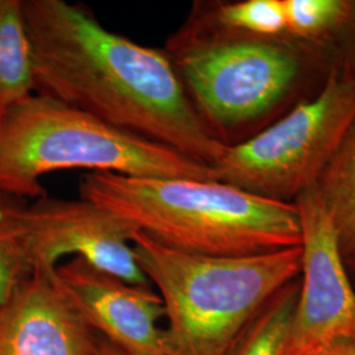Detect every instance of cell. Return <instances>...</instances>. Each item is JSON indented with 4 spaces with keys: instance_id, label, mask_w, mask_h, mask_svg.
<instances>
[{
    "instance_id": "11",
    "label": "cell",
    "mask_w": 355,
    "mask_h": 355,
    "mask_svg": "<svg viewBox=\"0 0 355 355\" xmlns=\"http://www.w3.org/2000/svg\"><path fill=\"white\" fill-rule=\"evenodd\" d=\"M313 189L337 233L345 265H355V117Z\"/></svg>"
},
{
    "instance_id": "15",
    "label": "cell",
    "mask_w": 355,
    "mask_h": 355,
    "mask_svg": "<svg viewBox=\"0 0 355 355\" xmlns=\"http://www.w3.org/2000/svg\"><path fill=\"white\" fill-rule=\"evenodd\" d=\"M286 35L312 42L330 44L350 8V0H282Z\"/></svg>"
},
{
    "instance_id": "14",
    "label": "cell",
    "mask_w": 355,
    "mask_h": 355,
    "mask_svg": "<svg viewBox=\"0 0 355 355\" xmlns=\"http://www.w3.org/2000/svg\"><path fill=\"white\" fill-rule=\"evenodd\" d=\"M28 205L0 190V306L35 271Z\"/></svg>"
},
{
    "instance_id": "1",
    "label": "cell",
    "mask_w": 355,
    "mask_h": 355,
    "mask_svg": "<svg viewBox=\"0 0 355 355\" xmlns=\"http://www.w3.org/2000/svg\"><path fill=\"white\" fill-rule=\"evenodd\" d=\"M38 94L205 165L227 145L195 110L167 51L105 29L64 0H21Z\"/></svg>"
},
{
    "instance_id": "2",
    "label": "cell",
    "mask_w": 355,
    "mask_h": 355,
    "mask_svg": "<svg viewBox=\"0 0 355 355\" xmlns=\"http://www.w3.org/2000/svg\"><path fill=\"white\" fill-rule=\"evenodd\" d=\"M195 110L227 146L252 139L325 87L330 44L258 36L221 26L196 1L165 49Z\"/></svg>"
},
{
    "instance_id": "8",
    "label": "cell",
    "mask_w": 355,
    "mask_h": 355,
    "mask_svg": "<svg viewBox=\"0 0 355 355\" xmlns=\"http://www.w3.org/2000/svg\"><path fill=\"white\" fill-rule=\"evenodd\" d=\"M28 228L36 266L55 268L74 255L129 284L152 287L132 245L139 229L99 204L46 195L28 207Z\"/></svg>"
},
{
    "instance_id": "20",
    "label": "cell",
    "mask_w": 355,
    "mask_h": 355,
    "mask_svg": "<svg viewBox=\"0 0 355 355\" xmlns=\"http://www.w3.org/2000/svg\"><path fill=\"white\" fill-rule=\"evenodd\" d=\"M347 271H349V274H350L352 277H354L355 279V265L354 266L347 267Z\"/></svg>"
},
{
    "instance_id": "10",
    "label": "cell",
    "mask_w": 355,
    "mask_h": 355,
    "mask_svg": "<svg viewBox=\"0 0 355 355\" xmlns=\"http://www.w3.org/2000/svg\"><path fill=\"white\" fill-rule=\"evenodd\" d=\"M0 355H101V336L71 303L55 268L36 266L0 306Z\"/></svg>"
},
{
    "instance_id": "4",
    "label": "cell",
    "mask_w": 355,
    "mask_h": 355,
    "mask_svg": "<svg viewBox=\"0 0 355 355\" xmlns=\"http://www.w3.org/2000/svg\"><path fill=\"white\" fill-rule=\"evenodd\" d=\"M133 250L166 309L174 355H225L267 302L302 274V248L243 257L187 253L139 230Z\"/></svg>"
},
{
    "instance_id": "16",
    "label": "cell",
    "mask_w": 355,
    "mask_h": 355,
    "mask_svg": "<svg viewBox=\"0 0 355 355\" xmlns=\"http://www.w3.org/2000/svg\"><path fill=\"white\" fill-rule=\"evenodd\" d=\"M209 10L221 26L258 36L286 33L282 0L208 1Z\"/></svg>"
},
{
    "instance_id": "19",
    "label": "cell",
    "mask_w": 355,
    "mask_h": 355,
    "mask_svg": "<svg viewBox=\"0 0 355 355\" xmlns=\"http://www.w3.org/2000/svg\"><path fill=\"white\" fill-rule=\"evenodd\" d=\"M101 355H133L129 354L127 352L116 347L112 343L105 341L101 337Z\"/></svg>"
},
{
    "instance_id": "6",
    "label": "cell",
    "mask_w": 355,
    "mask_h": 355,
    "mask_svg": "<svg viewBox=\"0 0 355 355\" xmlns=\"http://www.w3.org/2000/svg\"><path fill=\"white\" fill-rule=\"evenodd\" d=\"M355 117V80L333 69L325 87L216 161V180L293 203L315 186Z\"/></svg>"
},
{
    "instance_id": "3",
    "label": "cell",
    "mask_w": 355,
    "mask_h": 355,
    "mask_svg": "<svg viewBox=\"0 0 355 355\" xmlns=\"http://www.w3.org/2000/svg\"><path fill=\"white\" fill-rule=\"evenodd\" d=\"M79 192L153 240L187 253L243 257L302 245L295 203L261 198L218 180L89 173Z\"/></svg>"
},
{
    "instance_id": "7",
    "label": "cell",
    "mask_w": 355,
    "mask_h": 355,
    "mask_svg": "<svg viewBox=\"0 0 355 355\" xmlns=\"http://www.w3.org/2000/svg\"><path fill=\"white\" fill-rule=\"evenodd\" d=\"M293 203L302 227L300 295L282 355H303L333 338L355 336V290L329 216L313 187Z\"/></svg>"
},
{
    "instance_id": "12",
    "label": "cell",
    "mask_w": 355,
    "mask_h": 355,
    "mask_svg": "<svg viewBox=\"0 0 355 355\" xmlns=\"http://www.w3.org/2000/svg\"><path fill=\"white\" fill-rule=\"evenodd\" d=\"M36 89L21 0H0V117Z\"/></svg>"
},
{
    "instance_id": "17",
    "label": "cell",
    "mask_w": 355,
    "mask_h": 355,
    "mask_svg": "<svg viewBox=\"0 0 355 355\" xmlns=\"http://www.w3.org/2000/svg\"><path fill=\"white\" fill-rule=\"evenodd\" d=\"M334 54V70L355 80V0H350V8L343 26L331 41Z\"/></svg>"
},
{
    "instance_id": "18",
    "label": "cell",
    "mask_w": 355,
    "mask_h": 355,
    "mask_svg": "<svg viewBox=\"0 0 355 355\" xmlns=\"http://www.w3.org/2000/svg\"><path fill=\"white\" fill-rule=\"evenodd\" d=\"M303 355H355V336L333 338Z\"/></svg>"
},
{
    "instance_id": "9",
    "label": "cell",
    "mask_w": 355,
    "mask_h": 355,
    "mask_svg": "<svg viewBox=\"0 0 355 355\" xmlns=\"http://www.w3.org/2000/svg\"><path fill=\"white\" fill-rule=\"evenodd\" d=\"M64 291L92 330L133 355H174L164 302L153 287H139L73 258L55 267Z\"/></svg>"
},
{
    "instance_id": "13",
    "label": "cell",
    "mask_w": 355,
    "mask_h": 355,
    "mask_svg": "<svg viewBox=\"0 0 355 355\" xmlns=\"http://www.w3.org/2000/svg\"><path fill=\"white\" fill-rule=\"evenodd\" d=\"M300 295V277L280 288L243 327L225 355H282Z\"/></svg>"
},
{
    "instance_id": "5",
    "label": "cell",
    "mask_w": 355,
    "mask_h": 355,
    "mask_svg": "<svg viewBox=\"0 0 355 355\" xmlns=\"http://www.w3.org/2000/svg\"><path fill=\"white\" fill-rule=\"evenodd\" d=\"M71 168L216 180L211 166L42 94L29 95L0 117V190L38 200L46 196L42 178Z\"/></svg>"
}]
</instances>
